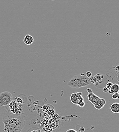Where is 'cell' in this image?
I'll return each mask as SVG.
<instances>
[{
  "instance_id": "30bf717a",
  "label": "cell",
  "mask_w": 119,
  "mask_h": 132,
  "mask_svg": "<svg viewBox=\"0 0 119 132\" xmlns=\"http://www.w3.org/2000/svg\"><path fill=\"white\" fill-rule=\"evenodd\" d=\"M119 85L117 83H115L113 84L112 87L109 90L108 93L110 94H113L115 93H119Z\"/></svg>"
},
{
  "instance_id": "4fadbf2b",
  "label": "cell",
  "mask_w": 119,
  "mask_h": 132,
  "mask_svg": "<svg viewBox=\"0 0 119 132\" xmlns=\"http://www.w3.org/2000/svg\"><path fill=\"white\" fill-rule=\"evenodd\" d=\"M77 105H78L80 107H81V108H83V107L85 106V102L84 101H82V102H81L80 104H78Z\"/></svg>"
},
{
  "instance_id": "ffe728a7",
  "label": "cell",
  "mask_w": 119,
  "mask_h": 132,
  "mask_svg": "<svg viewBox=\"0 0 119 132\" xmlns=\"http://www.w3.org/2000/svg\"><path fill=\"white\" fill-rule=\"evenodd\" d=\"M85 131V128H84V127H81V128L80 129V131L81 132H84Z\"/></svg>"
},
{
  "instance_id": "8fae6325",
  "label": "cell",
  "mask_w": 119,
  "mask_h": 132,
  "mask_svg": "<svg viewBox=\"0 0 119 132\" xmlns=\"http://www.w3.org/2000/svg\"><path fill=\"white\" fill-rule=\"evenodd\" d=\"M51 106V105H49V104H46L45 105L43 106V110L44 111H45V112H46L47 113L49 114V111L47 110V109H49L50 107ZM53 107H52V108H51L50 109V115H53V114H54V112H55V110L54 108H53Z\"/></svg>"
},
{
  "instance_id": "5bb4252c",
  "label": "cell",
  "mask_w": 119,
  "mask_h": 132,
  "mask_svg": "<svg viewBox=\"0 0 119 132\" xmlns=\"http://www.w3.org/2000/svg\"><path fill=\"white\" fill-rule=\"evenodd\" d=\"M113 83L112 82H108L107 83H106V87L109 90L110 89V88L112 87V85H113Z\"/></svg>"
},
{
  "instance_id": "277c9868",
  "label": "cell",
  "mask_w": 119,
  "mask_h": 132,
  "mask_svg": "<svg viewBox=\"0 0 119 132\" xmlns=\"http://www.w3.org/2000/svg\"><path fill=\"white\" fill-rule=\"evenodd\" d=\"M7 110L12 113V114H15L20 116L23 111V108L20 104H18L15 101H12L7 107H6Z\"/></svg>"
},
{
  "instance_id": "d6986e66",
  "label": "cell",
  "mask_w": 119,
  "mask_h": 132,
  "mask_svg": "<svg viewBox=\"0 0 119 132\" xmlns=\"http://www.w3.org/2000/svg\"><path fill=\"white\" fill-rule=\"evenodd\" d=\"M66 132H78L77 131H76L75 130H74V129H70V130H68L67 131H66Z\"/></svg>"
},
{
  "instance_id": "52a82bcc",
  "label": "cell",
  "mask_w": 119,
  "mask_h": 132,
  "mask_svg": "<svg viewBox=\"0 0 119 132\" xmlns=\"http://www.w3.org/2000/svg\"><path fill=\"white\" fill-rule=\"evenodd\" d=\"M104 77V76L101 74H98L95 75L93 77H91L90 79V82L93 83L96 86H97L98 88L100 86V85H102L103 83V81L102 80L103 78Z\"/></svg>"
},
{
  "instance_id": "2e32d148",
  "label": "cell",
  "mask_w": 119,
  "mask_h": 132,
  "mask_svg": "<svg viewBox=\"0 0 119 132\" xmlns=\"http://www.w3.org/2000/svg\"><path fill=\"white\" fill-rule=\"evenodd\" d=\"M118 94L119 93H115V94H113L112 96V98L114 100H116L118 98Z\"/></svg>"
},
{
  "instance_id": "9a60e30c",
  "label": "cell",
  "mask_w": 119,
  "mask_h": 132,
  "mask_svg": "<svg viewBox=\"0 0 119 132\" xmlns=\"http://www.w3.org/2000/svg\"><path fill=\"white\" fill-rule=\"evenodd\" d=\"M92 74L91 72H90V71L86 72V77H88V78H91L92 77Z\"/></svg>"
},
{
  "instance_id": "8992f818",
  "label": "cell",
  "mask_w": 119,
  "mask_h": 132,
  "mask_svg": "<svg viewBox=\"0 0 119 132\" xmlns=\"http://www.w3.org/2000/svg\"><path fill=\"white\" fill-rule=\"evenodd\" d=\"M70 99L71 102L75 105H78L81 102L84 101V99L83 97V93L82 92L72 94L70 96Z\"/></svg>"
},
{
  "instance_id": "6da1fadb",
  "label": "cell",
  "mask_w": 119,
  "mask_h": 132,
  "mask_svg": "<svg viewBox=\"0 0 119 132\" xmlns=\"http://www.w3.org/2000/svg\"><path fill=\"white\" fill-rule=\"evenodd\" d=\"M2 121L4 125L3 131L7 132H21L26 124L23 117L15 114L5 116Z\"/></svg>"
},
{
  "instance_id": "9c48e42d",
  "label": "cell",
  "mask_w": 119,
  "mask_h": 132,
  "mask_svg": "<svg viewBox=\"0 0 119 132\" xmlns=\"http://www.w3.org/2000/svg\"><path fill=\"white\" fill-rule=\"evenodd\" d=\"M110 110L114 113H119V103H114L112 104L110 106Z\"/></svg>"
},
{
  "instance_id": "44dd1931",
  "label": "cell",
  "mask_w": 119,
  "mask_h": 132,
  "mask_svg": "<svg viewBox=\"0 0 119 132\" xmlns=\"http://www.w3.org/2000/svg\"><path fill=\"white\" fill-rule=\"evenodd\" d=\"M117 99L119 100V94H118V98H117Z\"/></svg>"
},
{
  "instance_id": "5b68a950",
  "label": "cell",
  "mask_w": 119,
  "mask_h": 132,
  "mask_svg": "<svg viewBox=\"0 0 119 132\" xmlns=\"http://www.w3.org/2000/svg\"><path fill=\"white\" fill-rule=\"evenodd\" d=\"M12 95L9 92H4L0 94V106H6L12 101Z\"/></svg>"
},
{
  "instance_id": "ba28073f",
  "label": "cell",
  "mask_w": 119,
  "mask_h": 132,
  "mask_svg": "<svg viewBox=\"0 0 119 132\" xmlns=\"http://www.w3.org/2000/svg\"><path fill=\"white\" fill-rule=\"evenodd\" d=\"M24 43L28 45H30L34 42V38L29 34H27L23 38Z\"/></svg>"
},
{
  "instance_id": "3957f363",
  "label": "cell",
  "mask_w": 119,
  "mask_h": 132,
  "mask_svg": "<svg viewBox=\"0 0 119 132\" xmlns=\"http://www.w3.org/2000/svg\"><path fill=\"white\" fill-rule=\"evenodd\" d=\"M87 97L88 100L91 102L94 105L95 108L98 110L101 109L106 104V101L104 99H101L95 95L94 93L89 94Z\"/></svg>"
},
{
  "instance_id": "ac0fdd59",
  "label": "cell",
  "mask_w": 119,
  "mask_h": 132,
  "mask_svg": "<svg viewBox=\"0 0 119 132\" xmlns=\"http://www.w3.org/2000/svg\"><path fill=\"white\" fill-rule=\"evenodd\" d=\"M86 91L88 92L89 94H90V93H94V92L92 90V89L90 88H88L86 89Z\"/></svg>"
},
{
  "instance_id": "e0dca14e",
  "label": "cell",
  "mask_w": 119,
  "mask_h": 132,
  "mask_svg": "<svg viewBox=\"0 0 119 132\" xmlns=\"http://www.w3.org/2000/svg\"><path fill=\"white\" fill-rule=\"evenodd\" d=\"M102 91L104 93H108V92L109 91V89L105 86V87H104L102 89Z\"/></svg>"
},
{
  "instance_id": "7a4b0ae2",
  "label": "cell",
  "mask_w": 119,
  "mask_h": 132,
  "mask_svg": "<svg viewBox=\"0 0 119 132\" xmlns=\"http://www.w3.org/2000/svg\"><path fill=\"white\" fill-rule=\"evenodd\" d=\"M91 84L90 78L82 75L73 76L68 82V85L73 89H78L85 87Z\"/></svg>"
},
{
  "instance_id": "7c38bea8",
  "label": "cell",
  "mask_w": 119,
  "mask_h": 132,
  "mask_svg": "<svg viewBox=\"0 0 119 132\" xmlns=\"http://www.w3.org/2000/svg\"><path fill=\"white\" fill-rule=\"evenodd\" d=\"M27 132H42L40 129H38L37 128H33L29 130Z\"/></svg>"
}]
</instances>
